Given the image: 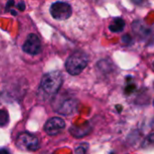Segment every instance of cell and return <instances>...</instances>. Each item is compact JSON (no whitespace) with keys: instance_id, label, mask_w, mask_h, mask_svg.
Masks as SVG:
<instances>
[{"instance_id":"cell-1","label":"cell","mask_w":154,"mask_h":154,"mask_svg":"<svg viewBox=\"0 0 154 154\" xmlns=\"http://www.w3.org/2000/svg\"><path fill=\"white\" fill-rule=\"evenodd\" d=\"M46 11L49 21L73 37L84 35L95 26V15L83 0H51Z\"/></svg>"},{"instance_id":"cell-2","label":"cell","mask_w":154,"mask_h":154,"mask_svg":"<svg viewBox=\"0 0 154 154\" xmlns=\"http://www.w3.org/2000/svg\"><path fill=\"white\" fill-rule=\"evenodd\" d=\"M62 85V75L60 71H51L43 76L40 90L46 97H52L58 93Z\"/></svg>"},{"instance_id":"cell-3","label":"cell","mask_w":154,"mask_h":154,"mask_svg":"<svg viewBox=\"0 0 154 154\" xmlns=\"http://www.w3.org/2000/svg\"><path fill=\"white\" fill-rule=\"evenodd\" d=\"M88 55L85 51H77L68 58L66 61V69L72 76L79 75L88 66Z\"/></svg>"},{"instance_id":"cell-4","label":"cell","mask_w":154,"mask_h":154,"mask_svg":"<svg viewBox=\"0 0 154 154\" xmlns=\"http://www.w3.org/2000/svg\"><path fill=\"white\" fill-rule=\"evenodd\" d=\"M15 144L18 149L24 152H35L40 147L38 138L29 133L19 134L16 138Z\"/></svg>"},{"instance_id":"cell-5","label":"cell","mask_w":154,"mask_h":154,"mask_svg":"<svg viewBox=\"0 0 154 154\" xmlns=\"http://www.w3.org/2000/svg\"><path fill=\"white\" fill-rule=\"evenodd\" d=\"M23 50L24 52L30 55L39 54L42 50V43L39 37L33 33L29 34L23 45Z\"/></svg>"},{"instance_id":"cell-6","label":"cell","mask_w":154,"mask_h":154,"mask_svg":"<svg viewBox=\"0 0 154 154\" xmlns=\"http://www.w3.org/2000/svg\"><path fill=\"white\" fill-rule=\"evenodd\" d=\"M65 126L66 124L63 119L60 117H52L46 122L44 125V131L49 135H57L64 130Z\"/></svg>"},{"instance_id":"cell-7","label":"cell","mask_w":154,"mask_h":154,"mask_svg":"<svg viewBox=\"0 0 154 154\" xmlns=\"http://www.w3.org/2000/svg\"><path fill=\"white\" fill-rule=\"evenodd\" d=\"M76 107H77L76 101L74 99H68L61 105V107L59 109L58 113L63 114V115H69V114L74 113V111L76 110Z\"/></svg>"},{"instance_id":"cell-8","label":"cell","mask_w":154,"mask_h":154,"mask_svg":"<svg viewBox=\"0 0 154 154\" xmlns=\"http://www.w3.org/2000/svg\"><path fill=\"white\" fill-rule=\"evenodd\" d=\"M125 23L122 18H116L109 25V30L113 32H119L124 30Z\"/></svg>"},{"instance_id":"cell-9","label":"cell","mask_w":154,"mask_h":154,"mask_svg":"<svg viewBox=\"0 0 154 154\" xmlns=\"http://www.w3.org/2000/svg\"><path fill=\"white\" fill-rule=\"evenodd\" d=\"M9 122V116L5 110L0 109V126H5Z\"/></svg>"},{"instance_id":"cell-10","label":"cell","mask_w":154,"mask_h":154,"mask_svg":"<svg viewBox=\"0 0 154 154\" xmlns=\"http://www.w3.org/2000/svg\"><path fill=\"white\" fill-rule=\"evenodd\" d=\"M135 5H146V3L148 2L147 0H132Z\"/></svg>"},{"instance_id":"cell-11","label":"cell","mask_w":154,"mask_h":154,"mask_svg":"<svg viewBox=\"0 0 154 154\" xmlns=\"http://www.w3.org/2000/svg\"><path fill=\"white\" fill-rule=\"evenodd\" d=\"M17 7H18V9H20L21 11H23V10L25 9V4H24L23 2H20V3L17 4Z\"/></svg>"},{"instance_id":"cell-12","label":"cell","mask_w":154,"mask_h":154,"mask_svg":"<svg viewBox=\"0 0 154 154\" xmlns=\"http://www.w3.org/2000/svg\"><path fill=\"white\" fill-rule=\"evenodd\" d=\"M0 154H11L6 148H0Z\"/></svg>"},{"instance_id":"cell-13","label":"cell","mask_w":154,"mask_h":154,"mask_svg":"<svg viewBox=\"0 0 154 154\" xmlns=\"http://www.w3.org/2000/svg\"><path fill=\"white\" fill-rule=\"evenodd\" d=\"M11 13L13 14V15H16V14H17V13H16L15 11H14V10H12V11H11Z\"/></svg>"}]
</instances>
